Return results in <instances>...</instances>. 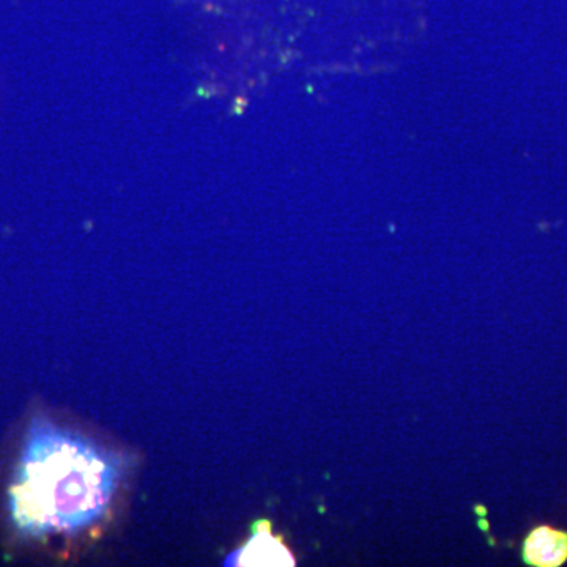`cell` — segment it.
Masks as SVG:
<instances>
[{
    "label": "cell",
    "instance_id": "obj_2",
    "mask_svg": "<svg viewBox=\"0 0 567 567\" xmlns=\"http://www.w3.org/2000/svg\"><path fill=\"white\" fill-rule=\"evenodd\" d=\"M227 566H295V557L281 536L271 533L268 520L252 525V536L226 559Z\"/></svg>",
    "mask_w": 567,
    "mask_h": 567
},
{
    "label": "cell",
    "instance_id": "obj_3",
    "mask_svg": "<svg viewBox=\"0 0 567 567\" xmlns=\"http://www.w3.org/2000/svg\"><path fill=\"white\" fill-rule=\"evenodd\" d=\"M524 561L535 567H558L567 561V533L540 525L524 543Z\"/></svg>",
    "mask_w": 567,
    "mask_h": 567
},
{
    "label": "cell",
    "instance_id": "obj_1",
    "mask_svg": "<svg viewBox=\"0 0 567 567\" xmlns=\"http://www.w3.org/2000/svg\"><path fill=\"white\" fill-rule=\"evenodd\" d=\"M115 483L117 468L99 447L35 421L10 488L11 518L29 536L81 532L106 513Z\"/></svg>",
    "mask_w": 567,
    "mask_h": 567
}]
</instances>
